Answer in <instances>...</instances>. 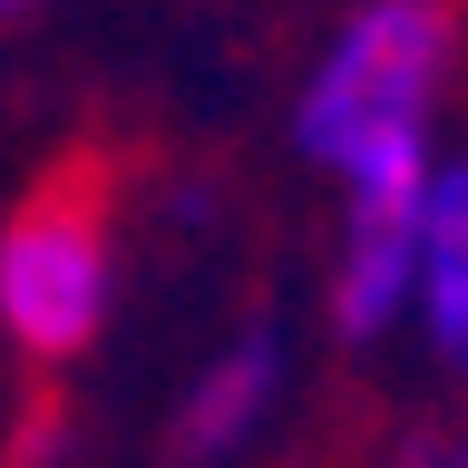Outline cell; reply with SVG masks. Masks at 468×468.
<instances>
[{
	"label": "cell",
	"mask_w": 468,
	"mask_h": 468,
	"mask_svg": "<svg viewBox=\"0 0 468 468\" xmlns=\"http://www.w3.org/2000/svg\"><path fill=\"white\" fill-rule=\"evenodd\" d=\"M108 303H117L108 215L79 186H49L0 225V342H20L29 361H79L108 332Z\"/></svg>",
	"instance_id": "7a4b0ae2"
},
{
	"label": "cell",
	"mask_w": 468,
	"mask_h": 468,
	"mask_svg": "<svg viewBox=\"0 0 468 468\" xmlns=\"http://www.w3.org/2000/svg\"><path fill=\"white\" fill-rule=\"evenodd\" d=\"M20 10H39V0H0V20H20Z\"/></svg>",
	"instance_id": "8992f818"
},
{
	"label": "cell",
	"mask_w": 468,
	"mask_h": 468,
	"mask_svg": "<svg viewBox=\"0 0 468 468\" xmlns=\"http://www.w3.org/2000/svg\"><path fill=\"white\" fill-rule=\"evenodd\" d=\"M400 468H468V430H459V439H439V449H410Z\"/></svg>",
	"instance_id": "5b68a950"
},
{
	"label": "cell",
	"mask_w": 468,
	"mask_h": 468,
	"mask_svg": "<svg viewBox=\"0 0 468 468\" xmlns=\"http://www.w3.org/2000/svg\"><path fill=\"white\" fill-rule=\"evenodd\" d=\"M273 400H283V332L254 322L225 351H205V371L186 380V400H176V459L186 468L244 459L263 439V420H273Z\"/></svg>",
	"instance_id": "3957f363"
},
{
	"label": "cell",
	"mask_w": 468,
	"mask_h": 468,
	"mask_svg": "<svg viewBox=\"0 0 468 468\" xmlns=\"http://www.w3.org/2000/svg\"><path fill=\"white\" fill-rule=\"evenodd\" d=\"M410 332L430 342V361L468 371V156H439L410 225Z\"/></svg>",
	"instance_id": "277c9868"
},
{
	"label": "cell",
	"mask_w": 468,
	"mask_h": 468,
	"mask_svg": "<svg viewBox=\"0 0 468 468\" xmlns=\"http://www.w3.org/2000/svg\"><path fill=\"white\" fill-rule=\"evenodd\" d=\"M449 58H459L449 0H351L292 98V146L342 186V244H332L342 342L410 332V225L439 176Z\"/></svg>",
	"instance_id": "6da1fadb"
}]
</instances>
